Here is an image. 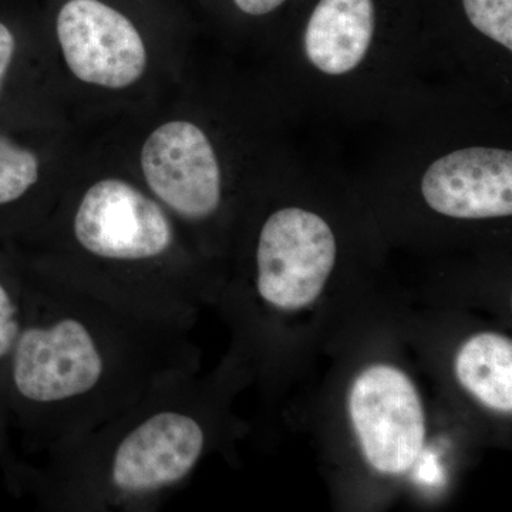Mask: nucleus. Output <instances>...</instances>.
<instances>
[{
  "mask_svg": "<svg viewBox=\"0 0 512 512\" xmlns=\"http://www.w3.org/2000/svg\"><path fill=\"white\" fill-rule=\"evenodd\" d=\"M25 269L8 409L26 453L43 456L79 439L190 372L184 328Z\"/></svg>",
  "mask_w": 512,
  "mask_h": 512,
  "instance_id": "f257e3e1",
  "label": "nucleus"
},
{
  "mask_svg": "<svg viewBox=\"0 0 512 512\" xmlns=\"http://www.w3.org/2000/svg\"><path fill=\"white\" fill-rule=\"evenodd\" d=\"M26 303V269L22 256L0 251V471L10 490L26 460L10 444L8 383Z\"/></svg>",
  "mask_w": 512,
  "mask_h": 512,
  "instance_id": "9d476101",
  "label": "nucleus"
},
{
  "mask_svg": "<svg viewBox=\"0 0 512 512\" xmlns=\"http://www.w3.org/2000/svg\"><path fill=\"white\" fill-rule=\"evenodd\" d=\"M16 39L12 30L5 23L0 22V96H2L3 86H5L6 77L10 72L13 60L16 55Z\"/></svg>",
  "mask_w": 512,
  "mask_h": 512,
  "instance_id": "4468645a",
  "label": "nucleus"
},
{
  "mask_svg": "<svg viewBox=\"0 0 512 512\" xmlns=\"http://www.w3.org/2000/svg\"><path fill=\"white\" fill-rule=\"evenodd\" d=\"M471 25L508 52L512 50V0H463Z\"/></svg>",
  "mask_w": 512,
  "mask_h": 512,
  "instance_id": "ddd939ff",
  "label": "nucleus"
},
{
  "mask_svg": "<svg viewBox=\"0 0 512 512\" xmlns=\"http://www.w3.org/2000/svg\"><path fill=\"white\" fill-rule=\"evenodd\" d=\"M210 426L188 375L157 387L116 417L26 461L13 495L55 512L158 510L194 473Z\"/></svg>",
  "mask_w": 512,
  "mask_h": 512,
  "instance_id": "f03ea898",
  "label": "nucleus"
},
{
  "mask_svg": "<svg viewBox=\"0 0 512 512\" xmlns=\"http://www.w3.org/2000/svg\"><path fill=\"white\" fill-rule=\"evenodd\" d=\"M336 262V239L315 212L284 208L259 232L255 289L282 311L306 308L319 298Z\"/></svg>",
  "mask_w": 512,
  "mask_h": 512,
  "instance_id": "20e7f679",
  "label": "nucleus"
},
{
  "mask_svg": "<svg viewBox=\"0 0 512 512\" xmlns=\"http://www.w3.org/2000/svg\"><path fill=\"white\" fill-rule=\"evenodd\" d=\"M375 25L373 0H319L303 37L306 57L329 76L353 72L369 52Z\"/></svg>",
  "mask_w": 512,
  "mask_h": 512,
  "instance_id": "1a4fd4ad",
  "label": "nucleus"
},
{
  "mask_svg": "<svg viewBox=\"0 0 512 512\" xmlns=\"http://www.w3.org/2000/svg\"><path fill=\"white\" fill-rule=\"evenodd\" d=\"M39 180L36 154L0 134V238L16 231V214L28 202Z\"/></svg>",
  "mask_w": 512,
  "mask_h": 512,
  "instance_id": "f8f14e48",
  "label": "nucleus"
},
{
  "mask_svg": "<svg viewBox=\"0 0 512 512\" xmlns=\"http://www.w3.org/2000/svg\"><path fill=\"white\" fill-rule=\"evenodd\" d=\"M141 170L153 198L178 220H211L222 204V174L210 138L190 121L154 130L141 151Z\"/></svg>",
  "mask_w": 512,
  "mask_h": 512,
  "instance_id": "423d86ee",
  "label": "nucleus"
},
{
  "mask_svg": "<svg viewBox=\"0 0 512 512\" xmlns=\"http://www.w3.org/2000/svg\"><path fill=\"white\" fill-rule=\"evenodd\" d=\"M349 412L370 466L383 474L412 468L423 450L426 419L406 373L390 365L367 367L350 390Z\"/></svg>",
  "mask_w": 512,
  "mask_h": 512,
  "instance_id": "39448f33",
  "label": "nucleus"
},
{
  "mask_svg": "<svg viewBox=\"0 0 512 512\" xmlns=\"http://www.w3.org/2000/svg\"><path fill=\"white\" fill-rule=\"evenodd\" d=\"M285 2L286 0H234L241 12L251 16L268 15Z\"/></svg>",
  "mask_w": 512,
  "mask_h": 512,
  "instance_id": "2eb2a0df",
  "label": "nucleus"
},
{
  "mask_svg": "<svg viewBox=\"0 0 512 512\" xmlns=\"http://www.w3.org/2000/svg\"><path fill=\"white\" fill-rule=\"evenodd\" d=\"M461 386L500 413L512 412V343L498 333H480L461 346L456 357Z\"/></svg>",
  "mask_w": 512,
  "mask_h": 512,
  "instance_id": "9b49d317",
  "label": "nucleus"
},
{
  "mask_svg": "<svg viewBox=\"0 0 512 512\" xmlns=\"http://www.w3.org/2000/svg\"><path fill=\"white\" fill-rule=\"evenodd\" d=\"M22 258L60 284L180 328L197 293L178 258L170 212L120 178H104L80 195L67 218L66 248Z\"/></svg>",
  "mask_w": 512,
  "mask_h": 512,
  "instance_id": "7ed1b4c3",
  "label": "nucleus"
},
{
  "mask_svg": "<svg viewBox=\"0 0 512 512\" xmlns=\"http://www.w3.org/2000/svg\"><path fill=\"white\" fill-rule=\"evenodd\" d=\"M421 194L439 214L457 220H487L512 214V153L468 147L427 168Z\"/></svg>",
  "mask_w": 512,
  "mask_h": 512,
  "instance_id": "6e6552de",
  "label": "nucleus"
},
{
  "mask_svg": "<svg viewBox=\"0 0 512 512\" xmlns=\"http://www.w3.org/2000/svg\"><path fill=\"white\" fill-rule=\"evenodd\" d=\"M57 37L67 66L84 83L124 89L146 70L136 26L100 0H69L57 16Z\"/></svg>",
  "mask_w": 512,
  "mask_h": 512,
  "instance_id": "0eeeda50",
  "label": "nucleus"
}]
</instances>
